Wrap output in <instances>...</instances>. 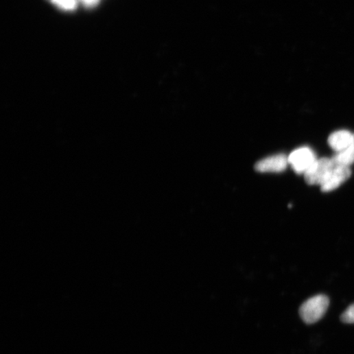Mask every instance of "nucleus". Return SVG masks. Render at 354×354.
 <instances>
[{
  "instance_id": "obj_8",
  "label": "nucleus",
  "mask_w": 354,
  "mask_h": 354,
  "mask_svg": "<svg viewBox=\"0 0 354 354\" xmlns=\"http://www.w3.org/2000/svg\"><path fill=\"white\" fill-rule=\"evenodd\" d=\"M51 1L64 10H73L77 8V0H51Z\"/></svg>"
},
{
  "instance_id": "obj_6",
  "label": "nucleus",
  "mask_w": 354,
  "mask_h": 354,
  "mask_svg": "<svg viewBox=\"0 0 354 354\" xmlns=\"http://www.w3.org/2000/svg\"><path fill=\"white\" fill-rule=\"evenodd\" d=\"M354 140V134L348 132V130H338L332 133L328 138L329 145L336 154L347 150L352 145Z\"/></svg>"
},
{
  "instance_id": "obj_5",
  "label": "nucleus",
  "mask_w": 354,
  "mask_h": 354,
  "mask_svg": "<svg viewBox=\"0 0 354 354\" xmlns=\"http://www.w3.org/2000/svg\"><path fill=\"white\" fill-rule=\"evenodd\" d=\"M289 160L285 154H276L263 158L256 163V170L259 172H281L287 168Z\"/></svg>"
},
{
  "instance_id": "obj_4",
  "label": "nucleus",
  "mask_w": 354,
  "mask_h": 354,
  "mask_svg": "<svg viewBox=\"0 0 354 354\" xmlns=\"http://www.w3.org/2000/svg\"><path fill=\"white\" fill-rule=\"evenodd\" d=\"M351 176V169L349 166L338 165L333 168L330 174L328 175L321 185L322 191L329 192L340 187L344 181H346Z\"/></svg>"
},
{
  "instance_id": "obj_3",
  "label": "nucleus",
  "mask_w": 354,
  "mask_h": 354,
  "mask_svg": "<svg viewBox=\"0 0 354 354\" xmlns=\"http://www.w3.org/2000/svg\"><path fill=\"white\" fill-rule=\"evenodd\" d=\"M335 165L333 158L318 159L314 167L305 175L306 182L309 185H321Z\"/></svg>"
},
{
  "instance_id": "obj_1",
  "label": "nucleus",
  "mask_w": 354,
  "mask_h": 354,
  "mask_svg": "<svg viewBox=\"0 0 354 354\" xmlns=\"http://www.w3.org/2000/svg\"><path fill=\"white\" fill-rule=\"evenodd\" d=\"M329 298L326 295L318 294L307 299L303 303L299 314L303 321L307 324H314L319 321L329 307Z\"/></svg>"
},
{
  "instance_id": "obj_2",
  "label": "nucleus",
  "mask_w": 354,
  "mask_h": 354,
  "mask_svg": "<svg viewBox=\"0 0 354 354\" xmlns=\"http://www.w3.org/2000/svg\"><path fill=\"white\" fill-rule=\"evenodd\" d=\"M289 164L298 174L305 175L318 161L314 152L309 147L295 150L288 157Z\"/></svg>"
},
{
  "instance_id": "obj_7",
  "label": "nucleus",
  "mask_w": 354,
  "mask_h": 354,
  "mask_svg": "<svg viewBox=\"0 0 354 354\" xmlns=\"http://www.w3.org/2000/svg\"><path fill=\"white\" fill-rule=\"evenodd\" d=\"M333 159L338 165L351 166L354 163V140L347 150L336 154Z\"/></svg>"
},
{
  "instance_id": "obj_9",
  "label": "nucleus",
  "mask_w": 354,
  "mask_h": 354,
  "mask_svg": "<svg viewBox=\"0 0 354 354\" xmlns=\"http://www.w3.org/2000/svg\"><path fill=\"white\" fill-rule=\"evenodd\" d=\"M341 320L344 323L354 324V303L349 306L341 316Z\"/></svg>"
},
{
  "instance_id": "obj_10",
  "label": "nucleus",
  "mask_w": 354,
  "mask_h": 354,
  "mask_svg": "<svg viewBox=\"0 0 354 354\" xmlns=\"http://www.w3.org/2000/svg\"><path fill=\"white\" fill-rule=\"evenodd\" d=\"M84 5L87 7H95L99 3V0H81Z\"/></svg>"
}]
</instances>
